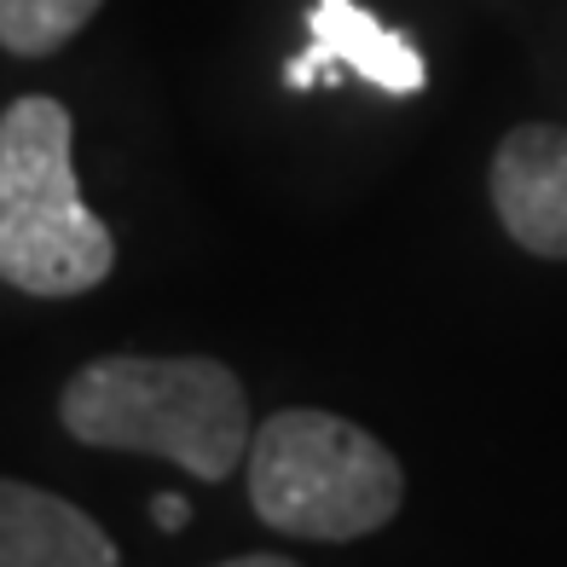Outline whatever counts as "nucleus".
Masks as SVG:
<instances>
[{"mask_svg": "<svg viewBox=\"0 0 567 567\" xmlns=\"http://www.w3.org/2000/svg\"><path fill=\"white\" fill-rule=\"evenodd\" d=\"M70 441L105 452H145L197 481H226L255 446L249 400L231 365L209 353H105L59 394Z\"/></svg>", "mask_w": 567, "mask_h": 567, "instance_id": "nucleus-1", "label": "nucleus"}, {"mask_svg": "<svg viewBox=\"0 0 567 567\" xmlns=\"http://www.w3.org/2000/svg\"><path fill=\"white\" fill-rule=\"evenodd\" d=\"M116 267L111 226L87 209L70 157V111L23 93L0 111V284L18 296H87Z\"/></svg>", "mask_w": 567, "mask_h": 567, "instance_id": "nucleus-2", "label": "nucleus"}, {"mask_svg": "<svg viewBox=\"0 0 567 567\" xmlns=\"http://www.w3.org/2000/svg\"><path fill=\"white\" fill-rule=\"evenodd\" d=\"M249 504L272 533L353 545L382 533L405 504L400 457L337 411L290 405L255 429Z\"/></svg>", "mask_w": 567, "mask_h": 567, "instance_id": "nucleus-3", "label": "nucleus"}, {"mask_svg": "<svg viewBox=\"0 0 567 567\" xmlns=\"http://www.w3.org/2000/svg\"><path fill=\"white\" fill-rule=\"evenodd\" d=\"M348 70L365 75L382 93H400V99L423 93V82H429L423 53L411 47L405 30L382 23L359 0H313V12H307V47L284 64V87H296V93L337 87Z\"/></svg>", "mask_w": 567, "mask_h": 567, "instance_id": "nucleus-4", "label": "nucleus"}, {"mask_svg": "<svg viewBox=\"0 0 567 567\" xmlns=\"http://www.w3.org/2000/svg\"><path fill=\"white\" fill-rule=\"evenodd\" d=\"M493 209L515 249L538 261H567V127L522 122L493 151Z\"/></svg>", "mask_w": 567, "mask_h": 567, "instance_id": "nucleus-5", "label": "nucleus"}, {"mask_svg": "<svg viewBox=\"0 0 567 567\" xmlns=\"http://www.w3.org/2000/svg\"><path fill=\"white\" fill-rule=\"evenodd\" d=\"M0 567H122L87 509L0 475Z\"/></svg>", "mask_w": 567, "mask_h": 567, "instance_id": "nucleus-6", "label": "nucleus"}, {"mask_svg": "<svg viewBox=\"0 0 567 567\" xmlns=\"http://www.w3.org/2000/svg\"><path fill=\"white\" fill-rule=\"evenodd\" d=\"M105 0H0V47L12 59H53L99 18Z\"/></svg>", "mask_w": 567, "mask_h": 567, "instance_id": "nucleus-7", "label": "nucleus"}, {"mask_svg": "<svg viewBox=\"0 0 567 567\" xmlns=\"http://www.w3.org/2000/svg\"><path fill=\"white\" fill-rule=\"evenodd\" d=\"M151 515H157V527H163V533H179V527L192 522V509H186V498H179V493L151 498Z\"/></svg>", "mask_w": 567, "mask_h": 567, "instance_id": "nucleus-8", "label": "nucleus"}, {"mask_svg": "<svg viewBox=\"0 0 567 567\" xmlns=\"http://www.w3.org/2000/svg\"><path fill=\"white\" fill-rule=\"evenodd\" d=\"M215 567H301V561L272 556V550H249V556H231V561H215Z\"/></svg>", "mask_w": 567, "mask_h": 567, "instance_id": "nucleus-9", "label": "nucleus"}]
</instances>
